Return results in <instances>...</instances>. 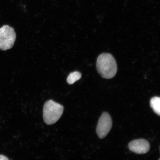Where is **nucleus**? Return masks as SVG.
<instances>
[{"instance_id":"1","label":"nucleus","mask_w":160,"mask_h":160,"mask_svg":"<svg viewBox=\"0 0 160 160\" xmlns=\"http://www.w3.org/2000/svg\"><path fill=\"white\" fill-rule=\"evenodd\" d=\"M97 68L98 72L105 79L113 78L117 71V65L115 58L108 53H103L99 56L97 60Z\"/></svg>"},{"instance_id":"2","label":"nucleus","mask_w":160,"mask_h":160,"mask_svg":"<svg viewBox=\"0 0 160 160\" xmlns=\"http://www.w3.org/2000/svg\"><path fill=\"white\" fill-rule=\"evenodd\" d=\"M63 109V106L52 100L46 102L43 109L44 121L49 125L57 122L62 115Z\"/></svg>"},{"instance_id":"3","label":"nucleus","mask_w":160,"mask_h":160,"mask_svg":"<svg viewBox=\"0 0 160 160\" xmlns=\"http://www.w3.org/2000/svg\"><path fill=\"white\" fill-rule=\"evenodd\" d=\"M16 38L15 32L12 28L5 25L0 28V49L6 51L12 48Z\"/></svg>"},{"instance_id":"4","label":"nucleus","mask_w":160,"mask_h":160,"mask_svg":"<svg viewBox=\"0 0 160 160\" xmlns=\"http://www.w3.org/2000/svg\"><path fill=\"white\" fill-rule=\"evenodd\" d=\"M112 126L111 116L107 112H104L100 117L97 128V135L103 139L109 133Z\"/></svg>"},{"instance_id":"5","label":"nucleus","mask_w":160,"mask_h":160,"mask_svg":"<svg viewBox=\"0 0 160 160\" xmlns=\"http://www.w3.org/2000/svg\"><path fill=\"white\" fill-rule=\"evenodd\" d=\"M128 147L130 151L139 154H143L149 151L150 145L147 140L139 139L130 142Z\"/></svg>"},{"instance_id":"6","label":"nucleus","mask_w":160,"mask_h":160,"mask_svg":"<svg viewBox=\"0 0 160 160\" xmlns=\"http://www.w3.org/2000/svg\"><path fill=\"white\" fill-rule=\"evenodd\" d=\"M150 105L153 111L157 115H160V98L154 97L152 98L150 101Z\"/></svg>"},{"instance_id":"7","label":"nucleus","mask_w":160,"mask_h":160,"mask_svg":"<svg viewBox=\"0 0 160 160\" xmlns=\"http://www.w3.org/2000/svg\"><path fill=\"white\" fill-rule=\"evenodd\" d=\"M82 74L79 72L76 71L70 74L67 79V82L69 84H73L76 81L81 78Z\"/></svg>"},{"instance_id":"8","label":"nucleus","mask_w":160,"mask_h":160,"mask_svg":"<svg viewBox=\"0 0 160 160\" xmlns=\"http://www.w3.org/2000/svg\"><path fill=\"white\" fill-rule=\"evenodd\" d=\"M9 160L7 157L3 155H0V160Z\"/></svg>"}]
</instances>
